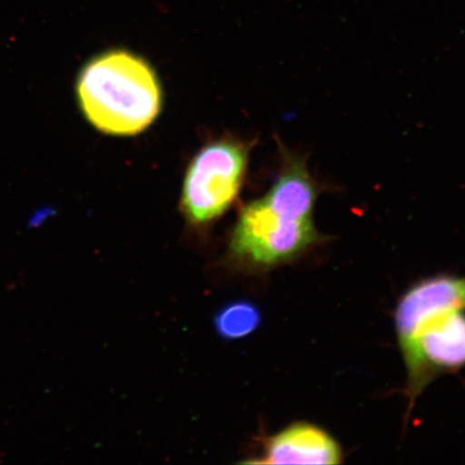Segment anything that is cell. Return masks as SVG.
<instances>
[{"mask_svg": "<svg viewBox=\"0 0 465 465\" xmlns=\"http://www.w3.org/2000/svg\"><path fill=\"white\" fill-rule=\"evenodd\" d=\"M341 446L324 430L310 423H295L271 439L266 446L267 464H324L342 462Z\"/></svg>", "mask_w": 465, "mask_h": 465, "instance_id": "6", "label": "cell"}, {"mask_svg": "<svg viewBox=\"0 0 465 465\" xmlns=\"http://www.w3.org/2000/svg\"><path fill=\"white\" fill-rule=\"evenodd\" d=\"M465 310V278L441 275L424 279L400 300L395 312L398 341L421 320L445 311Z\"/></svg>", "mask_w": 465, "mask_h": 465, "instance_id": "5", "label": "cell"}, {"mask_svg": "<svg viewBox=\"0 0 465 465\" xmlns=\"http://www.w3.org/2000/svg\"><path fill=\"white\" fill-rule=\"evenodd\" d=\"M320 192L303 156L283 151L282 171L274 184L241 211L231 238L232 254L272 266L316 245L320 234L313 212Z\"/></svg>", "mask_w": 465, "mask_h": 465, "instance_id": "1", "label": "cell"}, {"mask_svg": "<svg viewBox=\"0 0 465 465\" xmlns=\"http://www.w3.org/2000/svg\"><path fill=\"white\" fill-rule=\"evenodd\" d=\"M249 144L236 138L209 143L192 159L182 192L189 223L205 225L223 217L240 194L249 161Z\"/></svg>", "mask_w": 465, "mask_h": 465, "instance_id": "3", "label": "cell"}, {"mask_svg": "<svg viewBox=\"0 0 465 465\" xmlns=\"http://www.w3.org/2000/svg\"><path fill=\"white\" fill-rule=\"evenodd\" d=\"M409 378L411 400L418 397L436 373L465 365L464 311H445L418 322L399 340Z\"/></svg>", "mask_w": 465, "mask_h": 465, "instance_id": "4", "label": "cell"}, {"mask_svg": "<svg viewBox=\"0 0 465 465\" xmlns=\"http://www.w3.org/2000/svg\"><path fill=\"white\" fill-rule=\"evenodd\" d=\"M259 312L252 305L238 303L226 308L217 320L220 333L226 337H242L258 327Z\"/></svg>", "mask_w": 465, "mask_h": 465, "instance_id": "7", "label": "cell"}, {"mask_svg": "<svg viewBox=\"0 0 465 465\" xmlns=\"http://www.w3.org/2000/svg\"><path fill=\"white\" fill-rule=\"evenodd\" d=\"M87 121L107 135L135 136L158 119L162 85L144 58L125 50L95 56L81 71L77 85Z\"/></svg>", "mask_w": 465, "mask_h": 465, "instance_id": "2", "label": "cell"}]
</instances>
